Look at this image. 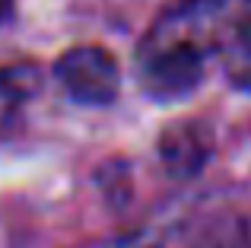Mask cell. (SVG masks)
Listing matches in <instances>:
<instances>
[{"instance_id": "6da1fadb", "label": "cell", "mask_w": 251, "mask_h": 248, "mask_svg": "<svg viewBox=\"0 0 251 248\" xmlns=\"http://www.w3.org/2000/svg\"><path fill=\"white\" fill-rule=\"evenodd\" d=\"M251 32V0H181L143 35L137 76L156 99L188 96L213 57H226Z\"/></svg>"}, {"instance_id": "8992f818", "label": "cell", "mask_w": 251, "mask_h": 248, "mask_svg": "<svg viewBox=\"0 0 251 248\" xmlns=\"http://www.w3.org/2000/svg\"><path fill=\"white\" fill-rule=\"evenodd\" d=\"M10 10H13V0H0V23H6Z\"/></svg>"}, {"instance_id": "5b68a950", "label": "cell", "mask_w": 251, "mask_h": 248, "mask_svg": "<svg viewBox=\"0 0 251 248\" xmlns=\"http://www.w3.org/2000/svg\"><path fill=\"white\" fill-rule=\"evenodd\" d=\"M19 102H23V86H19L16 74H10V70H0V137L6 134L10 121L16 118Z\"/></svg>"}, {"instance_id": "3957f363", "label": "cell", "mask_w": 251, "mask_h": 248, "mask_svg": "<svg viewBox=\"0 0 251 248\" xmlns=\"http://www.w3.org/2000/svg\"><path fill=\"white\" fill-rule=\"evenodd\" d=\"M159 149L172 175H194L210 153V134L197 124H178L162 137Z\"/></svg>"}, {"instance_id": "277c9868", "label": "cell", "mask_w": 251, "mask_h": 248, "mask_svg": "<svg viewBox=\"0 0 251 248\" xmlns=\"http://www.w3.org/2000/svg\"><path fill=\"white\" fill-rule=\"evenodd\" d=\"M226 74L239 89L251 93V32L226 54Z\"/></svg>"}, {"instance_id": "7a4b0ae2", "label": "cell", "mask_w": 251, "mask_h": 248, "mask_svg": "<svg viewBox=\"0 0 251 248\" xmlns=\"http://www.w3.org/2000/svg\"><path fill=\"white\" fill-rule=\"evenodd\" d=\"M57 83L80 105H108L121 89L118 61L99 45H76L54 64Z\"/></svg>"}]
</instances>
